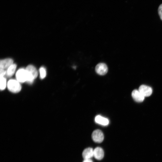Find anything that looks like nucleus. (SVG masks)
<instances>
[{"instance_id": "nucleus-1", "label": "nucleus", "mask_w": 162, "mask_h": 162, "mask_svg": "<svg viewBox=\"0 0 162 162\" xmlns=\"http://www.w3.org/2000/svg\"><path fill=\"white\" fill-rule=\"evenodd\" d=\"M27 75V82L29 84L33 83L38 75V72L36 68L32 65L28 66L26 69Z\"/></svg>"}, {"instance_id": "nucleus-2", "label": "nucleus", "mask_w": 162, "mask_h": 162, "mask_svg": "<svg viewBox=\"0 0 162 162\" xmlns=\"http://www.w3.org/2000/svg\"><path fill=\"white\" fill-rule=\"evenodd\" d=\"M7 87L10 91L14 93L19 92L22 88L20 83L17 80L13 79H11L8 81Z\"/></svg>"}, {"instance_id": "nucleus-3", "label": "nucleus", "mask_w": 162, "mask_h": 162, "mask_svg": "<svg viewBox=\"0 0 162 162\" xmlns=\"http://www.w3.org/2000/svg\"><path fill=\"white\" fill-rule=\"evenodd\" d=\"M16 80L20 83L27 82V75L26 69L21 68L17 72L16 74Z\"/></svg>"}, {"instance_id": "nucleus-4", "label": "nucleus", "mask_w": 162, "mask_h": 162, "mask_svg": "<svg viewBox=\"0 0 162 162\" xmlns=\"http://www.w3.org/2000/svg\"><path fill=\"white\" fill-rule=\"evenodd\" d=\"M92 137L93 141L95 142L101 143L104 139V135L102 132L100 130H97L93 133Z\"/></svg>"}, {"instance_id": "nucleus-5", "label": "nucleus", "mask_w": 162, "mask_h": 162, "mask_svg": "<svg viewBox=\"0 0 162 162\" xmlns=\"http://www.w3.org/2000/svg\"><path fill=\"white\" fill-rule=\"evenodd\" d=\"M108 68L107 65L104 63H100L96 66L95 71L96 72L100 75H104L108 72Z\"/></svg>"}, {"instance_id": "nucleus-6", "label": "nucleus", "mask_w": 162, "mask_h": 162, "mask_svg": "<svg viewBox=\"0 0 162 162\" xmlns=\"http://www.w3.org/2000/svg\"><path fill=\"white\" fill-rule=\"evenodd\" d=\"M138 91L144 97H149L152 93V88L147 86L142 85L140 86Z\"/></svg>"}, {"instance_id": "nucleus-7", "label": "nucleus", "mask_w": 162, "mask_h": 162, "mask_svg": "<svg viewBox=\"0 0 162 162\" xmlns=\"http://www.w3.org/2000/svg\"><path fill=\"white\" fill-rule=\"evenodd\" d=\"M132 95L134 99L137 102H142L144 99L145 97L138 90H134L132 93Z\"/></svg>"}, {"instance_id": "nucleus-8", "label": "nucleus", "mask_w": 162, "mask_h": 162, "mask_svg": "<svg viewBox=\"0 0 162 162\" xmlns=\"http://www.w3.org/2000/svg\"><path fill=\"white\" fill-rule=\"evenodd\" d=\"M13 64V61L10 58H7L2 60L0 62L1 68L4 69H7Z\"/></svg>"}, {"instance_id": "nucleus-9", "label": "nucleus", "mask_w": 162, "mask_h": 162, "mask_svg": "<svg viewBox=\"0 0 162 162\" xmlns=\"http://www.w3.org/2000/svg\"><path fill=\"white\" fill-rule=\"evenodd\" d=\"M104 155V151L101 148L98 147L94 150V156L96 159L101 160L103 158Z\"/></svg>"}, {"instance_id": "nucleus-10", "label": "nucleus", "mask_w": 162, "mask_h": 162, "mask_svg": "<svg viewBox=\"0 0 162 162\" xmlns=\"http://www.w3.org/2000/svg\"><path fill=\"white\" fill-rule=\"evenodd\" d=\"M95 121L97 123L103 126H107L109 124V121L108 119L100 115L96 117Z\"/></svg>"}, {"instance_id": "nucleus-11", "label": "nucleus", "mask_w": 162, "mask_h": 162, "mask_svg": "<svg viewBox=\"0 0 162 162\" xmlns=\"http://www.w3.org/2000/svg\"><path fill=\"white\" fill-rule=\"evenodd\" d=\"M82 156L85 159H91L94 156V150L91 148H87L84 150Z\"/></svg>"}, {"instance_id": "nucleus-12", "label": "nucleus", "mask_w": 162, "mask_h": 162, "mask_svg": "<svg viewBox=\"0 0 162 162\" xmlns=\"http://www.w3.org/2000/svg\"><path fill=\"white\" fill-rule=\"evenodd\" d=\"M17 68V65L13 64L10 66L6 71V75L8 77L13 76L15 73Z\"/></svg>"}, {"instance_id": "nucleus-13", "label": "nucleus", "mask_w": 162, "mask_h": 162, "mask_svg": "<svg viewBox=\"0 0 162 162\" xmlns=\"http://www.w3.org/2000/svg\"><path fill=\"white\" fill-rule=\"evenodd\" d=\"M7 80L4 77H1V84H0V89L1 91L4 90L7 86Z\"/></svg>"}, {"instance_id": "nucleus-14", "label": "nucleus", "mask_w": 162, "mask_h": 162, "mask_svg": "<svg viewBox=\"0 0 162 162\" xmlns=\"http://www.w3.org/2000/svg\"><path fill=\"white\" fill-rule=\"evenodd\" d=\"M40 76V78L43 79L46 75V68L43 67L40 68L39 69Z\"/></svg>"}, {"instance_id": "nucleus-15", "label": "nucleus", "mask_w": 162, "mask_h": 162, "mask_svg": "<svg viewBox=\"0 0 162 162\" xmlns=\"http://www.w3.org/2000/svg\"><path fill=\"white\" fill-rule=\"evenodd\" d=\"M158 13L160 18L162 21V4L160 5L158 7Z\"/></svg>"}, {"instance_id": "nucleus-16", "label": "nucleus", "mask_w": 162, "mask_h": 162, "mask_svg": "<svg viewBox=\"0 0 162 162\" xmlns=\"http://www.w3.org/2000/svg\"><path fill=\"white\" fill-rule=\"evenodd\" d=\"M1 72H0V76L1 77H4L5 75L6 74V71L5 69L1 68Z\"/></svg>"}, {"instance_id": "nucleus-17", "label": "nucleus", "mask_w": 162, "mask_h": 162, "mask_svg": "<svg viewBox=\"0 0 162 162\" xmlns=\"http://www.w3.org/2000/svg\"><path fill=\"white\" fill-rule=\"evenodd\" d=\"M83 162H93V161L91 159H85Z\"/></svg>"}]
</instances>
